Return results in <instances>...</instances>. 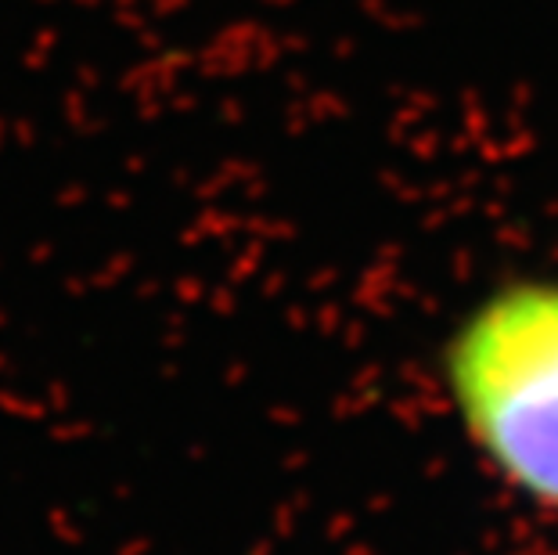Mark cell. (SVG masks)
Wrapping results in <instances>:
<instances>
[{
	"instance_id": "obj_1",
	"label": "cell",
	"mask_w": 558,
	"mask_h": 555,
	"mask_svg": "<svg viewBox=\"0 0 558 555\" xmlns=\"http://www.w3.org/2000/svg\"><path fill=\"white\" fill-rule=\"evenodd\" d=\"M436 379L483 469L558 516V275L515 270L476 292L439 339Z\"/></svg>"
}]
</instances>
